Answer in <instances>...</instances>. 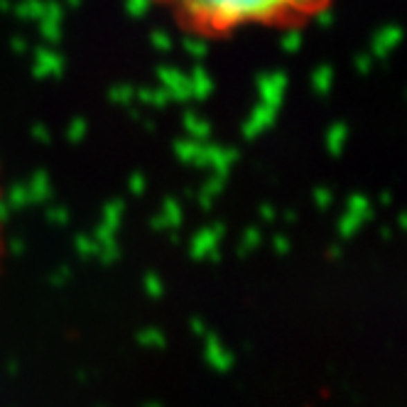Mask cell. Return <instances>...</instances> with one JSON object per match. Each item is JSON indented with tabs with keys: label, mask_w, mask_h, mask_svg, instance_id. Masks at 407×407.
Here are the masks:
<instances>
[{
	"label": "cell",
	"mask_w": 407,
	"mask_h": 407,
	"mask_svg": "<svg viewBox=\"0 0 407 407\" xmlns=\"http://www.w3.org/2000/svg\"><path fill=\"white\" fill-rule=\"evenodd\" d=\"M182 30L206 42L251 33H295L322 20L334 0H150Z\"/></svg>",
	"instance_id": "6da1fadb"
},
{
	"label": "cell",
	"mask_w": 407,
	"mask_h": 407,
	"mask_svg": "<svg viewBox=\"0 0 407 407\" xmlns=\"http://www.w3.org/2000/svg\"><path fill=\"white\" fill-rule=\"evenodd\" d=\"M3 255H6V236H3V221H0V270H3Z\"/></svg>",
	"instance_id": "7a4b0ae2"
}]
</instances>
